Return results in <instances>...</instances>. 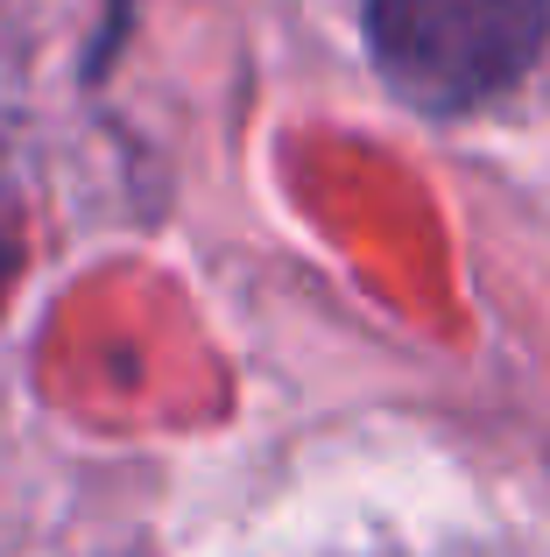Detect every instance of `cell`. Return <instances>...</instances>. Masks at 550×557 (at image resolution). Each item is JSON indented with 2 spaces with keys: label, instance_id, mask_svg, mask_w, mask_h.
I'll return each instance as SVG.
<instances>
[{
  "label": "cell",
  "instance_id": "6da1fadb",
  "mask_svg": "<svg viewBox=\"0 0 550 557\" xmlns=\"http://www.w3.org/2000/svg\"><path fill=\"white\" fill-rule=\"evenodd\" d=\"M550 0H374L367 36L388 85L416 107H473L515 85L543 50Z\"/></svg>",
  "mask_w": 550,
  "mask_h": 557
},
{
  "label": "cell",
  "instance_id": "7a4b0ae2",
  "mask_svg": "<svg viewBox=\"0 0 550 557\" xmlns=\"http://www.w3.org/2000/svg\"><path fill=\"white\" fill-rule=\"evenodd\" d=\"M14 261H22V212H14V184H8V170H0V297H8V283H14Z\"/></svg>",
  "mask_w": 550,
  "mask_h": 557
}]
</instances>
